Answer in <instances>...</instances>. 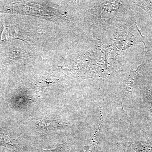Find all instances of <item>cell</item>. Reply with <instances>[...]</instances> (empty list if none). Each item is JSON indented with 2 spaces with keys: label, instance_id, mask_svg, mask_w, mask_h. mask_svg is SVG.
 Listing matches in <instances>:
<instances>
[{
  "label": "cell",
  "instance_id": "5b68a950",
  "mask_svg": "<svg viewBox=\"0 0 152 152\" xmlns=\"http://www.w3.org/2000/svg\"><path fill=\"white\" fill-rule=\"evenodd\" d=\"M142 5L145 8H146L147 10L151 11L152 14V1H145V2H143Z\"/></svg>",
  "mask_w": 152,
  "mask_h": 152
},
{
  "label": "cell",
  "instance_id": "277c9868",
  "mask_svg": "<svg viewBox=\"0 0 152 152\" xmlns=\"http://www.w3.org/2000/svg\"><path fill=\"white\" fill-rule=\"evenodd\" d=\"M0 143L9 146L17 147L18 143L15 139L10 135L0 130Z\"/></svg>",
  "mask_w": 152,
  "mask_h": 152
},
{
  "label": "cell",
  "instance_id": "7a4b0ae2",
  "mask_svg": "<svg viewBox=\"0 0 152 152\" xmlns=\"http://www.w3.org/2000/svg\"><path fill=\"white\" fill-rule=\"evenodd\" d=\"M68 126L67 123L59 120L52 119L39 120L36 124L38 129L46 132L64 129L67 127Z\"/></svg>",
  "mask_w": 152,
  "mask_h": 152
},
{
  "label": "cell",
  "instance_id": "3957f363",
  "mask_svg": "<svg viewBox=\"0 0 152 152\" xmlns=\"http://www.w3.org/2000/svg\"><path fill=\"white\" fill-rule=\"evenodd\" d=\"M18 37V35L16 30L12 28L4 25V29L1 35L0 42L5 40Z\"/></svg>",
  "mask_w": 152,
  "mask_h": 152
},
{
  "label": "cell",
  "instance_id": "6da1fadb",
  "mask_svg": "<svg viewBox=\"0 0 152 152\" xmlns=\"http://www.w3.org/2000/svg\"><path fill=\"white\" fill-rule=\"evenodd\" d=\"M122 144L125 152H152V143L151 142L135 141L124 142Z\"/></svg>",
  "mask_w": 152,
  "mask_h": 152
},
{
  "label": "cell",
  "instance_id": "8992f818",
  "mask_svg": "<svg viewBox=\"0 0 152 152\" xmlns=\"http://www.w3.org/2000/svg\"><path fill=\"white\" fill-rule=\"evenodd\" d=\"M147 100L148 103V106L149 107V110L152 113V93L148 95Z\"/></svg>",
  "mask_w": 152,
  "mask_h": 152
}]
</instances>
